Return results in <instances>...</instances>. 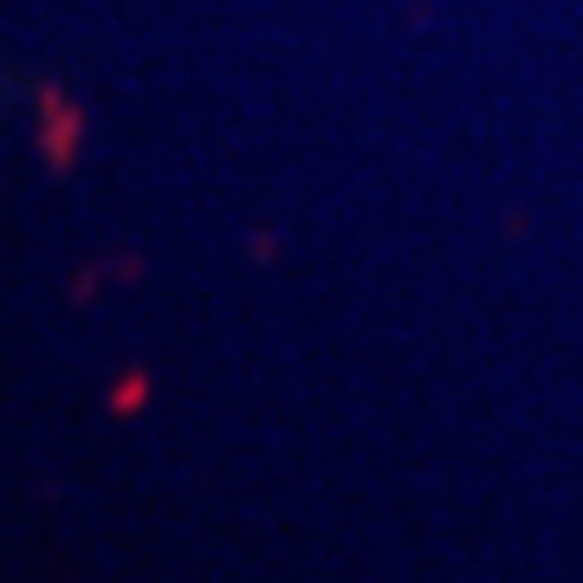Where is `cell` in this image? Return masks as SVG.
<instances>
[{
    "label": "cell",
    "instance_id": "6da1fadb",
    "mask_svg": "<svg viewBox=\"0 0 583 583\" xmlns=\"http://www.w3.org/2000/svg\"><path fill=\"white\" fill-rule=\"evenodd\" d=\"M39 111H46V169H72L78 162V124H84V111H78L72 98H59V91H46L39 98Z\"/></svg>",
    "mask_w": 583,
    "mask_h": 583
},
{
    "label": "cell",
    "instance_id": "7a4b0ae2",
    "mask_svg": "<svg viewBox=\"0 0 583 583\" xmlns=\"http://www.w3.org/2000/svg\"><path fill=\"white\" fill-rule=\"evenodd\" d=\"M149 389H156L149 369H130L124 382H111V415H137V409L149 402Z\"/></svg>",
    "mask_w": 583,
    "mask_h": 583
}]
</instances>
